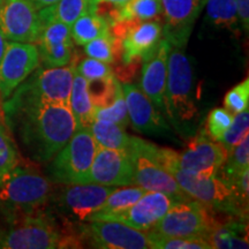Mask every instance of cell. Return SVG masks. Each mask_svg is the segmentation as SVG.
I'll use <instances>...</instances> for the list:
<instances>
[{
    "label": "cell",
    "mask_w": 249,
    "mask_h": 249,
    "mask_svg": "<svg viewBox=\"0 0 249 249\" xmlns=\"http://www.w3.org/2000/svg\"><path fill=\"white\" fill-rule=\"evenodd\" d=\"M113 189L114 187L97 183L62 185L58 191H53L50 201L68 219L86 222L90 214L102 207Z\"/></svg>",
    "instance_id": "12"
},
{
    "label": "cell",
    "mask_w": 249,
    "mask_h": 249,
    "mask_svg": "<svg viewBox=\"0 0 249 249\" xmlns=\"http://www.w3.org/2000/svg\"><path fill=\"white\" fill-rule=\"evenodd\" d=\"M81 244L101 249H149L147 232L113 220H90L79 224L76 232Z\"/></svg>",
    "instance_id": "9"
},
{
    "label": "cell",
    "mask_w": 249,
    "mask_h": 249,
    "mask_svg": "<svg viewBox=\"0 0 249 249\" xmlns=\"http://www.w3.org/2000/svg\"><path fill=\"white\" fill-rule=\"evenodd\" d=\"M91 11H97V5L92 0H59L39 9L38 14L42 26L57 21L71 27L77 18Z\"/></svg>",
    "instance_id": "23"
},
{
    "label": "cell",
    "mask_w": 249,
    "mask_h": 249,
    "mask_svg": "<svg viewBox=\"0 0 249 249\" xmlns=\"http://www.w3.org/2000/svg\"><path fill=\"white\" fill-rule=\"evenodd\" d=\"M76 71L82 75L87 81L107 79V77L113 76V71L108 66V64L96 60L92 58H86L77 66H75Z\"/></svg>",
    "instance_id": "39"
},
{
    "label": "cell",
    "mask_w": 249,
    "mask_h": 249,
    "mask_svg": "<svg viewBox=\"0 0 249 249\" xmlns=\"http://www.w3.org/2000/svg\"><path fill=\"white\" fill-rule=\"evenodd\" d=\"M207 0H160L163 8V38L174 48L187 46L193 28Z\"/></svg>",
    "instance_id": "16"
},
{
    "label": "cell",
    "mask_w": 249,
    "mask_h": 249,
    "mask_svg": "<svg viewBox=\"0 0 249 249\" xmlns=\"http://www.w3.org/2000/svg\"><path fill=\"white\" fill-rule=\"evenodd\" d=\"M233 121V114L225 107H216L210 111L207 120L205 132L211 140L216 142H220L224 134Z\"/></svg>",
    "instance_id": "37"
},
{
    "label": "cell",
    "mask_w": 249,
    "mask_h": 249,
    "mask_svg": "<svg viewBox=\"0 0 249 249\" xmlns=\"http://www.w3.org/2000/svg\"><path fill=\"white\" fill-rule=\"evenodd\" d=\"M1 98H0V123L4 121V112H2V103H1Z\"/></svg>",
    "instance_id": "44"
},
{
    "label": "cell",
    "mask_w": 249,
    "mask_h": 249,
    "mask_svg": "<svg viewBox=\"0 0 249 249\" xmlns=\"http://www.w3.org/2000/svg\"><path fill=\"white\" fill-rule=\"evenodd\" d=\"M18 164V152L4 121L0 123V178Z\"/></svg>",
    "instance_id": "35"
},
{
    "label": "cell",
    "mask_w": 249,
    "mask_h": 249,
    "mask_svg": "<svg viewBox=\"0 0 249 249\" xmlns=\"http://www.w3.org/2000/svg\"><path fill=\"white\" fill-rule=\"evenodd\" d=\"M170 48V43L166 39L161 38L155 51L142 60L141 89L148 96L155 107L163 113Z\"/></svg>",
    "instance_id": "21"
},
{
    "label": "cell",
    "mask_w": 249,
    "mask_h": 249,
    "mask_svg": "<svg viewBox=\"0 0 249 249\" xmlns=\"http://www.w3.org/2000/svg\"><path fill=\"white\" fill-rule=\"evenodd\" d=\"M35 44L44 67L65 66L73 59L74 42L71 39V27L65 23L54 21L42 26Z\"/></svg>",
    "instance_id": "20"
},
{
    "label": "cell",
    "mask_w": 249,
    "mask_h": 249,
    "mask_svg": "<svg viewBox=\"0 0 249 249\" xmlns=\"http://www.w3.org/2000/svg\"><path fill=\"white\" fill-rule=\"evenodd\" d=\"M11 226L0 230L2 249H54L61 248L67 233L59 230L54 219L43 210L13 220Z\"/></svg>",
    "instance_id": "7"
},
{
    "label": "cell",
    "mask_w": 249,
    "mask_h": 249,
    "mask_svg": "<svg viewBox=\"0 0 249 249\" xmlns=\"http://www.w3.org/2000/svg\"><path fill=\"white\" fill-rule=\"evenodd\" d=\"M90 98H91L93 107H107L114 102L123 88L121 83L116 76L107 77V79L87 81Z\"/></svg>",
    "instance_id": "31"
},
{
    "label": "cell",
    "mask_w": 249,
    "mask_h": 249,
    "mask_svg": "<svg viewBox=\"0 0 249 249\" xmlns=\"http://www.w3.org/2000/svg\"><path fill=\"white\" fill-rule=\"evenodd\" d=\"M96 5H112L113 7H120L129 0H92Z\"/></svg>",
    "instance_id": "41"
},
{
    "label": "cell",
    "mask_w": 249,
    "mask_h": 249,
    "mask_svg": "<svg viewBox=\"0 0 249 249\" xmlns=\"http://www.w3.org/2000/svg\"><path fill=\"white\" fill-rule=\"evenodd\" d=\"M226 157L225 148L211 140L205 129H201L189 140L185 150L178 154V167L193 174L216 176Z\"/></svg>",
    "instance_id": "15"
},
{
    "label": "cell",
    "mask_w": 249,
    "mask_h": 249,
    "mask_svg": "<svg viewBox=\"0 0 249 249\" xmlns=\"http://www.w3.org/2000/svg\"><path fill=\"white\" fill-rule=\"evenodd\" d=\"M204 6L207 7L210 23L231 31H238L240 22L233 0H207Z\"/></svg>",
    "instance_id": "30"
},
{
    "label": "cell",
    "mask_w": 249,
    "mask_h": 249,
    "mask_svg": "<svg viewBox=\"0 0 249 249\" xmlns=\"http://www.w3.org/2000/svg\"><path fill=\"white\" fill-rule=\"evenodd\" d=\"M110 33V22L98 11L82 15L71 26V35L77 45H86L90 40Z\"/></svg>",
    "instance_id": "26"
},
{
    "label": "cell",
    "mask_w": 249,
    "mask_h": 249,
    "mask_svg": "<svg viewBox=\"0 0 249 249\" xmlns=\"http://www.w3.org/2000/svg\"><path fill=\"white\" fill-rule=\"evenodd\" d=\"M96 149L97 145L89 128L76 127L70 141L50 160L46 177L58 185L89 183Z\"/></svg>",
    "instance_id": "5"
},
{
    "label": "cell",
    "mask_w": 249,
    "mask_h": 249,
    "mask_svg": "<svg viewBox=\"0 0 249 249\" xmlns=\"http://www.w3.org/2000/svg\"><path fill=\"white\" fill-rule=\"evenodd\" d=\"M93 120L110 121V123L120 124L124 128H126L128 126L130 121L123 90L118 93L114 102L111 103L107 107H93Z\"/></svg>",
    "instance_id": "34"
},
{
    "label": "cell",
    "mask_w": 249,
    "mask_h": 249,
    "mask_svg": "<svg viewBox=\"0 0 249 249\" xmlns=\"http://www.w3.org/2000/svg\"><path fill=\"white\" fill-rule=\"evenodd\" d=\"M249 102V80L246 79L241 83L233 87L226 92L224 97V107L231 113H239L248 107Z\"/></svg>",
    "instance_id": "38"
},
{
    "label": "cell",
    "mask_w": 249,
    "mask_h": 249,
    "mask_svg": "<svg viewBox=\"0 0 249 249\" xmlns=\"http://www.w3.org/2000/svg\"><path fill=\"white\" fill-rule=\"evenodd\" d=\"M158 163L170 172L193 200L209 208L210 210L219 211L225 216L247 219L248 209L238 203L232 194L231 187L216 176H200L182 171L178 167V152L167 148L157 147L156 151Z\"/></svg>",
    "instance_id": "2"
},
{
    "label": "cell",
    "mask_w": 249,
    "mask_h": 249,
    "mask_svg": "<svg viewBox=\"0 0 249 249\" xmlns=\"http://www.w3.org/2000/svg\"><path fill=\"white\" fill-rule=\"evenodd\" d=\"M30 1L33 2V4L35 5V7L39 11V9L48 7L50 5L55 4V2L59 1V0H30Z\"/></svg>",
    "instance_id": "42"
},
{
    "label": "cell",
    "mask_w": 249,
    "mask_h": 249,
    "mask_svg": "<svg viewBox=\"0 0 249 249\" xmlns=\"http://www.w3.org/2000/svg\"><path fill=\"white\" fill-rule=\"evenodd\" d=\"M134 171L128 152L97 148L90 167L89 183L102 186H133Z\"/></svg>",
    "instance_id": "18"
},
{
    "label": "cell",
    "mask_w": 249,
    "mask_h": 249,
    "mask_svg": "<svg viewBox=\"0 0 249 249\" xmlns=\"http://www.w3.org/2000/svg\"><path fill=\"white\" fill-rule=\"evenodd\" d=\"M75 66V61L71 59V64L65 66L37 67L30 74L29 79L24 80L14 91L29 97L70 107Z\"/></svg>",
    "instance_id": "11"
},
{
    "label": "cell",
    "mask_w": 249,
    "mask_h": 249,
    "mask_svg": "<svg viewBox=\"0 0 249 249\" xmlns=\"http://www.w3.org/2000/svg\"><path fill=\"white\" fill-rule=\"evenodd\" d=\"M85 46V53L89 58L103 61L105 64H112L116 57L120 54V43L114 38L111 31L107 35L90 40Z\"/></svg>",
    "instance_id": "32"
},
{
    "label": "cell",
    "mask_w": 249,
    "mask_h": 249,
    "mask_svg": "<svg viewBox=\"0 0 249 249\" xmlns=\"http://www.w3.org/2000/svg\"><path fill=\"white\" fill-rule=\"evenodd\" d=\"M163 15L160 0H129L120 7H114L105 17L110 26L117 22H141L160 20Z\"/></svg>",
    "instance_id": "24"
},
{
    "label": "cell",
    "mask_w": 249,
    "mask_h": 249,
    "mask_svg": "<svg viewBox=\"0 0 249 249\" xmlns=\"http://www.w3.org/2000/svg\"><path fill=\"white\" fill-rule=\"evenodd\" d=\"M183 49L171 46L167 58V77L164 93V113L181 135L194 130L198 110L193 97V68Z\"/></svg>",
    "instance_id": "4"
},
{
    "label": "cell",
    "mask_w": 249,
    "mask_h": 249,
    "mask_svg": "<svg viewBox=\"0 0 249 249\" xmlns=\"http://www.w3.org/2000/svg\"><path fill=\"white\" fill-rule=\"evenodd\" d=\"M249 129V110L248 107L242 110L239 113H235L233 116V121L229 129L224 134L223 139L220 140V144L225 148V150L229 154L233 148L245 138L248 135Z\"/></svg>",
    "instance_id": "36"
},
{
    "label": "cell",
    "mask_w": 249,
    "mask_h": 249,
    "mask_svg": "<svg viewBox=\"0 0 249 249\" xmlns=\"http://www.w3.org/2000/svg\"><path fill=\"white\" fill-rule=\"evenodd\" d=\"M2 1H4V0H0V6H1V4H2Z\"/></svg>",
    "instance_id": "45"
},
{
    "label": "cell",
    "mask_w": 249,
    "mask_h": 249,
    "mask_svg": "<svg viewBox=\"0 0 249 249\" xmlns=\"http://www.w3.org/2000/svg\"><path fill=\"white\" fill-rule=\"evenodd\" d=\"M147 192L142 187L124 186V188H114L113 192L107 196L104 203L97 211L92 213L88 217V222L90 220H101L107 214L117 213L120 211L128 209L129 207L135 203L141 196Z\"/></svg>",
    "instance_id": "28"
},
{
    "label": "cell",
    "mask_w": 249,
    "mask_h": 249,
    "mask_svg": "<svg viewBox=\"0 0 249 249\" xmlns=\"http://www.w3.org/2000/svg\"><path fill=\"white\" fill-rule=\"evenodd\" d=\"M150 247L154 249H213L204 238H177L163 236L151 231H147Z\"/></svg>",
    "instance_id": "33"
},
{
    "label": "cell",
    "mask_w": 249,
    "mask_h": 249,
    "mask_svg": "<svg viewBox=\"0 0 249 249\" xmlns=\"http://www.w3.org/2000/svg\"><path fill=\"white\" fill-rule=\"evenodd\" d=\"M216 216V214H214ZM211 248L217 249H247L248 232L245 219L230 217L226 220L216 218L213 229L205 235Z\"/></svg>",
    "instance_id": "22"
},
{
    "label": "cell",
    "mask_w": 249,
    "mask_h": 249,
    "mask_svg": "<svg viewBox=\"0 0 249 249\" xmlns=\"http://www.w3.org/2000/svg\"><path fill=\"white\" fill-rule=\"evenodd\" d=\"M173 198L160 192H145L128 209L105 216L101 220H113L126 224L133 229L147 232L169 211Z\"/></svg>",
    "instance_id": "17"
},
{
    "label": "cell",
    "mask_w": 249,
    "mask_h": 249,
    "mask_svg": "<svg viewBox=\"0 0 249 249\" xmlns=\"http://www.w3.org/2000/svg\"><path fill=\"white\" fill-rule=\"evenodd\" d=\"M110 31L120 43L124 66H129L147 58L163 38V24L160 20L117 22L111 24Z\"/></svg>",
    "instance_id": "10"
},
{
    "label": "cell",
    "mask_w": 249,
    "mask_h": 249,
    "mask_svg": "<svg viewBox=\"0 0 249 249\" xmlns=\"http://www.w3.org/2000/svg\"><path fill=\"white\" fill-rule=\"evenodd\" d=\"M129 121L138 132L148 135H167L171 132L169 124L161 112L155 107L148 96L138 86L121 83Z\"/></svg>",
    "instance_id": "19"
},
{
    "label": "cell",
    "mask_w": 249,
    "mask_h": 249,
    "mask_svg": "<svg viewBox=\"0 0 249 249\" xmlns=\"http://www.w3.org/2000/svg\"><path fill=\"white\" fill-rule=\"evenodd\" d=\"M249 167V136L246 135L231 151L227 154L223 166L218 171V177L230 186L233 179Z\"/></svg>",
    "instance_id": "29"
},
{
    "label": "cell",
    "mask_w": 249,
    "mask_h": 249,
    "mask_svg": "<svg viewBox=\"0 0 249 249\" xmlns=\"http://www.w3.org/2000/svg\"><path fill=\"white\" fill-rule=\"evenodd\" d=\"M235 4L236 11H238L239 22L241 28L248 31L249 27V0H233Z\"/></svg>",
    "instance_id": "40"
},
{
    "label": "cell",
    "mask_w": 249,
    "mask_h": 249,
    "mask_svg": "<svg viewBox=\"0 0 249 249\" xmlns=\"http://www.w3.org/2000/svg\"><path fill=\"white\" fill-rule=\"evenodd\" d=\"M39 65V52L35 43L8 42L0 61L1 101L7 99Z\"/></svg>",
    "instance_id": "13"
},
{
    "label": "cell",
    "mask_w": 249,
    "mask_h": 249,
    "mask_svg": "<svg viewBox=\"0 0 249 249\" xmlns=\"http://www.w3.org/2000/svg\"><path fill=\"white\" fill-rule=\"evenodd\" d=\"M214 222L213 211L198 201L177 202L149 231L163 236L205 239Z\"/></svg>",
    "instance_id": "8"
},
{
    "label": "cell",
    "mask_w": 249,
    "mask_h": 249,
    "mask_svg": "<svg viewBox=\"0 0 249 249\" xmlns=\"http://www.w3.org/2000/svg\"><path fill=\"white\" fill-rule=\"evenodd\" d=\"M4 123L33 160L49 163L76 129L71 107L13 92L2 101Z\"/></svg>",
    "instance_id": "1"
},
{
    "label": "cell",
    "mask_w": 249,
    "mask_h": 249,
    "mask_svg": "<svg viewBox=\"0 0 249 249\" xmlns=\"http://www.w3.org/2000/svg\"><path fill=\"white\" fill-rule=\"evenodd\" d=\"M70 107L75 119L76 127H87L93 121V105L90 98L88 82L79 71H74Z\"/></svg>",
    "instance_id": "25"
},
{
    "label": "cell",
    "mask_w": 249,
    "mask_h": 249,
    "mask_svg": "<svg viewBox=\"0 0 249 249\" xmlns=\"http://www.w3.org/2000/svg\"><path fill=\"white\" fill-rule=\"evenodd\" d=\"M0 30L8 42L36 43L42 23L30 0H4L0 6Z\"/></svg>",
    "instance_id": "14"
},
{
    "label": "cell",
    "mask_w": 249,
    "mask_h": 249,
    "mask_svg": "<svg viewBox=\"0 0 249 249\" xmlns=\"http://www.w3.org/2000/svg\"><path fill=\"white\" fill-rule=\"evenodd\" d=\"M88 128L97 148L127 151L129 147L130 136L124 132V128L120 124L110 121L93 120Z\"/></svg>",
    "instance_id": "27"
},
{
    "label": "cell",
    "mask_w": 249,
    "mask_h": 249,
    "mask_svg": "<svg viewBox=\"0 0 249 249\" xmlns=\"http://www.w3.org/2000/svg\"><path fill=\"white\" fill-rule=\"evenodd\" d=\"M53 187L31 166L17 165L0 178V213L8 222L37 213L50 202Z\"/></svg>",
    "instance_id": "3"
},
{
    "label": "cell",
    "mask_w": 249,
    "mask_h": 249,
    "mask_svg": "<svg viewBox=\"0 0 249 249\" xmlns=\"http://www.w3.org/2000/svg\"><path fill=\"white\" fill-rule=\"evenodd\" d=\"M157 145L138 136H130L127 149L133 164V185L147 192H160L176 202H187L193 198L181 189L176 179L158 163L156 157Z\"/></svg>",
    "instance_id": "6"
},
{
    "label": "cell",
    "mask_w": 249,
    "mask_h": 249,
    "mask_svg": "<svg viewBox=\"0 0 249 249\" xmlns=\"http://www.w3.org/2000/svg\"><path fill=\"white\" fill-rule=\"evenodd\" d=\"M7 43L8 40L6 39V37L4 34H2V31L0 30V61H1L2 57H4V53L6 51V46H7Z\"/></svg>",
    "instance_id": "43"
}]
</instances>
